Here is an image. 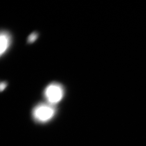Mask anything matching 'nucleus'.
<instances>
[{"label": "nucleus", "instance_id": "f257e3e1", "mask_svg": "<svg viewBox=\"0 0 146 146\" xmlns=\"http://www.w3.org/2000/svg\"><path fill=\"white\" fill-rule=\"evenodd\" d=\"M53 106L48 103L40 104L36 106L33 111L35 120L42 123L49 121L55 114V108Z\"/></svg>", "mask_w": 146, "mask_h": 146}, {"label": "nucleus", "instance_id": "39448f33", "mask_svg": "<svg viewBox=\"0 0 146 146\" xmlns=\"http://www.w3.org/2000/svg\"><path fill=\"white\" fill-rule=\"evenodd\" d=\"M7 83L5 82H2L1 83V85H0V89L1 91H3V90H5V88L7 87Z\"/></svg>", "mask_w": 146, "mask_h": 146}, {"label": "nucleus", "instance_id": "20e7f679", "mask_svg": "<svg viewBox=\"0 0 146 146\" xmlns=\"http://www.w3.org/2000/svg\"><path fill=\"white\" fill-rule=\"evenodd\" d=\"M38 34L36 32H33L31 33L28 37V43H32L34 42L38 38Z\"/></svg>", "mask_w": 146, "mask_h": 146}, {"label": "nucleus", "instance_id": "f03ea898", "mask_svg": "<svg viewBox=\"0 0 146 146\" xmlns=\"http://www.w3.org/2000/svg\"><path fill=\"white\" fill-rule=\"evenodd\" d=\"M64 90L61 84L52 83L46 87L44 96L48 103L54 105L59 103L64 98Z\"/></svg>", "mask_w": 146, "mask_h": 146}, {"label": "nucleus", "instance_id": "7ed1b4c3", "mask_svg": "<svg viewBox=\"0 0 146 146\" xmlns=\"http://www.w3.org/2000/svg\"><path fill=\"white\" fill-rule=\"evenodd\" d=\"M1 40V47H0V54L2 56L5 53L11 44V37L8 32L5 31H2L0 36Z\"/></svg>", "mask_w": 146, "mask_h": 146}]
</instances>
